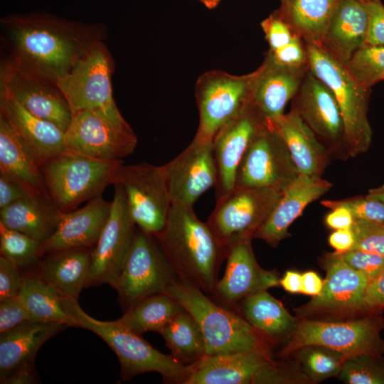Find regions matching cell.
<instances>
[{
	"mask_svg": "<svg viewBox=\"0 0 384 384\" xmlns=\"http://www.w3.org/2000/svg\"><path fill=\"white\" fill-rule=\"evenodd\" d=\"M0 27L6 53L4 60L56 84L107 33L103 23L68 20L45 11L4 16Z\"/></svg>",
	"mask_w": 384,
	"mask_h": 384,
	"instance_id": "cell-1",
	"label": "cell"
},
{
	"mask_svg": "<svg viewBox=\"0 0 384 384\" xmlns=\"http://www.w3.org/2000/svg\"><path fill=\"white\" fill-rule=\"evenodd\" d=\"M155 237L176 276L210 297L227 247L220 243L207 222L198 219L193 206L172 204L164 228Z\"/></svg>",
	"mask_w": 384,
	"mask_h": 384,
	"instance_id": "cell-2",
	"label": "cell"
},
{
	"mask_svg": "<svg viewBox=\"0 0 384 384\" xmlns=\"http://www.w3.org/2000/svg\"><path fill=\"white\" fill-rule=\"evenodd\" d=\"M164 293L197 321L206 355L248 351L270 354L269 341L264 336L239 314L218 304L197 286L178 278Z\"/></svg>",
	"mask_w": 384,
	"mask_h": 384,
	"instance_id": "cell-3",
	"label": "cell"
},
{
	"mask_svg": "<svg viewBox=\"0 0 384 384\" xmlns=\"http://www.w3.org/2000/svg\"><path fill=\"white\" fill-rule=\"evenodd\" d=\"M60 298L64 309L78 326L97 334L115 353L123 380H129L139 374L156 372L162 376L165 383L183 384L188 366L178 362L171 354L161 353L140 335L115 321H105L92 317L80 307L78 299Z\"/></svg>",
	"mask_w": 384,
	"mask_h": 384,
	"instance_id": "cell-4",
	"label": "cell"
},
{
	"mask_svg": "<svg viewBox=\"0 0 384 384\" xmlns=\"http://www.w3.org/2000/svg\"><path fill=\"white\" fill-rule=\"evenodd\" d=\"M309 71L332 91L343 119V151L356 157L366 152L372 141L368 119L369 90L353 76L347 66L321 46L306 43Z\"/></svg>",
	"mask_w": 384,
	"mask_h": 384,
	"instance_id": "cell-5",
	"label": "cell"
},
{
	"mask_svg": "<svg viewBox=\"0 0 384 384\" xmlns=\"http://www.w3.org/2000/svg\"><path fill=\"white\" fill-rule=\"evenodd\" d=\"M124 164L122 160L101 161L72 152L41 166L50 198L62 213L75 210L82 202L102 196Z\"/></svg>",
	"mask_w": 384,
	"mask_h": 384,
	"instance_id": "cell-6",
	"label": "cell"
},
{
	"mask_svg": "<svg viewBox=\"0 0 384 384\" xmlns=\"http://www.w3.org/2000/svg\"><path fill=\"white\" fill-rule=\"evenodd\" d=\"M383 327V317L375 314L341 321L300 318L279 354L287 357L302 347L317 345L338 351L347 358L358 355L382 356Z\"/></svg>",
	"mask_w": 384,
	"mask_h": 384,
	"instance_id": "cell-7",
	"label": "cell"
},
{
	"mask_svg": "<svg viewBox=\"0 0 384 384\" xmlns=\"http://www.w3.org/2000/svg\"><path fill=\"white\" fill-rule=\"evenodd\" d=\"M112 55L103 41L94 44L57 85L65 97L73 114L90 110L117 122L126 121L112 96Z\"/></svg>",
	"mask_w": 384,
	"mask_h": 384,
	"instance_id": "cell-8",
	"label": "cell"
},
{
	"mask_svg": "<svg viewBox=\"0 0 384 384\" xmlns=\"http://www.w3.org/2000/svg\"><path fill=\"white\" fill-rule=\"evenodd\" d=\"M254 72L234 75L221 70L203 74L196 83L199 125L193 139L212 142L217 132L251 102Z\"/></svg>",
	"mask_w": 384,
	"mask_h": 384,
	"instance_id": "cell-9",
	"label": "cell"
},
{
	"mask_svg": "<svg viewBox=\"0 0 384 384\" xmlns=\"http://www.w3.org/2000/svg\"><path fill=\"white\" fill-rule=\"evenodd\" d=\"M282 193L268 187H234L216 198L215 206L206 222L225 247L238 239L252 238Z\"/></svg>",
	"mask_w": 384,
	"mask_h": 384,
	"instance_id": "cell-10",
	"label": "cell"
},
{
	"mask_svg": "<svg viewBox=\"0 0 384 384\" xmlns=\"http://www.w3.org/2000/svg\"><path fill=\"white\" fill-rule=\"evenodd\" d=\"M115 183L123 187L137 226L152 235H159L166 225L172 206L162 166L146 162L123 164Z\"/></svg>",
	"mask_w": 384,
	"mask_h": 384,
	"instance_id": "cell-11",
	"label": "cell"
},
{
	"mask_svg": "<svg viewBox=\"0 0 384 384\" xmlns=\"http://www.w3.org/2000/svg\"><path fill=\"white\" fill-rule=\"evenodd\" d=\"M326 272L321 292L294 309L299 318H350L368 312L365 302L368 279L346 264L334 252L324 257Z\"/></svg>",
	"mask_w": 384,
	"mask_h": 384,
	"instance_id": "cell-12",
	"label": "cell"
},
{
	"mask_svg": "<svg viewBox=\"0 0 384 384\" xmlns=\"http://www.w3.org/2000/svg\"><path fill=\"white\" fill-rule=\"evenodd\" d=\"M178 279L156 238L137 227L114 287L122 304L127 309L147 296L164 292Z\"/></svg>",
	"mask_w": 384,
	"mask_h": 384,
	"instance_id": "cell-13",
	"label": "cell"
},
{
	"mask_svg": "<svg viewBox=\"0 0 384 384\" xmlns=\"http://www.w3.org/2000/svg\"><path fill=\"white\" fill-rule=\"evenodd\" d=\"M298 175L286 144L266 121L239 164L235 187H268L283 191Z\"/></svg>",
	"mask_w": 384,
	"mask_h": 384,
	"instance_id": "cell-14",
	"label": "cell"
},
{
	"mask_svg": "<svg viewBox=\"0 0 384 384\" xmlns=\"http://www.w3.org/2000/svg\"><path fill=\"white\" fill-rule=\"evenodd\" d=\"M65 139L70 152L101 161L122 160L137 144L127 121L117 122L90 110L73 114Z\"/></svg>",
	"mask_w": 384,
	"mask_h": 384,
	"instance_id": "cell-15",
	"label": "cell"
},
{
	"mask_svg": "<svg viewBox=\"0 0 384 384\" xmlns=\"http://www.w3.org/2000/svg\"><path fill=\"white\" fill-rule=\"evenodd\" d=\"M114 186L110 216L92 250L90 285L107 284L114 288L137 233L124 190L119 183Z\"/></svg>",
	"mask_w": 384,
	"mask_h": 384,
	"instance_id": "cell-16",
	"label": "cell"
},
{
	"mask_svg": "<svg viewBox=\"0 0 384 384\" xmlns=\"http://www.w3.org/2000/svg\"><path fill=\"white\" fill-rule=\"evenodd\" d=\"M68 327L60 322L29 320L0 333V383H38L35 366L38 350Z\"/></svg>",
	"mask_w": 384,
	"mask_h": 384,
	"instance_id": "cell-17",
	"label": "cell"
},
{
	"mask_svg": "<svg viewBox=\"0 0 384 384\" xmlns=\"http://www.w3.org/2000/svg\"><path fill=\"white\" fill-rule=\"evenodd\" d=\"M0 89L35 116L55 124L64 132L68 128L73 113L56 83L26 73L3 60Z\"/></svg>",
	"mask_w": 384,
	"mask_h": 384,
	"instance_id": "cell-18",
	"label": "cell"
},
{
	"mask_svg": "<svg viewBox=\"0 0 384 384\" xmlns=\"http://www.w3.org/2000/svg\"><path fill=\"white\" fill-rule=\"evenodd\" d=\"M252 238H240L227 247L226 268L210 297L234 310L238 303L252 294L279 284L276 272L262 269L251 245Z\"/></svg>",
	"mask_w": 384,
	"mask_h": 384,
	"instance_id": "cell-19",
	"label": "cell"
},
{
	"mask_svg": "<svg viewBox=\"0 0 384 384\" xmlns=\"http://www.w3.org/2000/svg\"><path fill=\"white\" fill-rule=\"evenodd\" d=\"M162 167L172 204L193 206L203 193L217 184L212 142L193 139L181 154Z\"/></svg>",
	"mask_w": 384,
	"mask_h": 384,
	"instance_id": "cell-20",
	"label": "cell"
},
{
	"mask_svg": "<svg viewBox=\"0 0 384 384\" xmlns=\"http://www.w3.org/2000/svg\"><path fill=\"white\" fill-rule=\"evenodd\" d=\"M265 122L250 102L215 134L212 145L218 171L216 198L234 188L239 164L252 138Z\"/></svg>",
	"mask_w": 384,
	"mask_h": 384,
	"instance_id": "cell-21",
	"label": "cell"
},
{
	"mask_svg": "<svg viewBox=\"0 0 384 384\" xmlns=\"http://www.w3.org/2000/svg\"><path fill=\"white\" fill-rule=\"evenodd\" d=\"M292 110L331 149L343 151V119L331 89L309 70L294 97Z\"/></svg>",
	"mask_w": 384,
	"mask_h": 384,
	"instance_id": "cell-22",
	"label": "cell"
},
{
	"mask_svg": "<svg viewBox=\"0 0 384 384\" xmlns=\"http://www.w3.org/2000/svg\"><path fill=\"white\" fill-rule=\"evenodd\" d=\"M274 363L271 354L259 351L206 355L188 365L183 384H251Z\"/></svg>",
	"mask_w": 384,
	"mask_h": 384,
	"instance_id": "cell-23",
	"label": "cell"
},
{
	"mask_svg": "<svg viewBox=\"0 0 384 384\" xmlns=\"http://www.w3.org/2000/svg\"><path fill=\"white\" fill-rule=\"evenodd\" d=\"M332 183L320 176L299 174L282 191L274 209L254 234L268 245L276 247L289 236L288 228L311 202L325 194Z\"/></svg>",
	"mask_w": 384,
	"mask_h": 384,
	"instance_id": "cell-24",
	"label": "cell"
},
{
	"mask_svg": "<svg viewBox=\"0 0 384 384\" xmlns=\"http://www.w3.org/2000/svg\"><path fill=\"white\" fill-rule=\"evenodd\" d=\"M0 115L31 148L40 166L69 152L64 131L55 124L31 114L1 89Z\"/></svg>",
	"mask_w": 384,
	"mask_h": 384,
	"instance_id": "cell-25",
	"label": "cell"
},
{
	"mask_svg": "<svg viewBox=\"0 0 384 384\" xmlns=\"http://www.w3.org/2000/svg\"><path fill=\"white\" fill-rule=\"evenodd\" d=\"M308 70L277 65L267 55L254 71L251 95V102L266 121L273 122L284 114L287 102L297 93Z\"/></svg>",
	"mask_w": 384,
	"mask_h": 384,
	"instance_id": "cell-26",
	"label": "cell"
},
{
	"mask_svg": "<svg viewBox=\"0 0 384 384\" xmlns=\"http://www.w3.org/2000/svg\"><path fill=\"white\" fill-rule=\"evenodd\" d=\"M110 210L111 202L99 196L80 209L62 213L56 230L43 243L46 253L73 247H94Z\"/></svg>",
	"mask_w": 384,
	"mask_h": 384,
	"instance_id": "cell-27",
	"label": "cell"
},
{
	"mask_svg": "<svg viewBox=\"0 0 384 384\" xmlns=\"http://www.w3.org/2000/svg\"><path fill=\"white\" fill-rule=\"evenodd\" d=\"M92 250L73 247L46 252L35 272L61 297L78 299L90 285Z\"/></svg>",
	"mask_w": 384,
	"mask_h": 384,
	"instance_id": "cell-28",
	"label": "cell"
},
{
	"mask_svg": "<svg viewBox=\"0 0 384 384\" xmlns=\"http://www.w3.org/2000/svg\"><path fill=\"white\" fill-rule=\"evenodd\" d=\"M368 26L369 12L366 3L340 0L321 46L346 65L353 55L366 45Z\"/></svg>",
	"mask_w": 384,
	"mask_h": 384,
	"instance_id": "cell-29",
	"label": "cell"
},
{
	"mask_svg": "<svg viewBox=\"0 0 384 384\" xmlns=\"http://www.w3.org/2000/svg\"><path fill=\"white\" fill-rule=\"evenodd\" d=\"M270 123L286 144L298 174L321 177L329 161V151L297 112L292 109Z\"/></svg>",
	"mask_w": 384,
	"mask_h": 384,
	"instance_id": "cell-30",
	"label": "cell"
},
{
	"mask_svg": "<svg viewBox=\"0 0 384 384\" xmlns=\"http://www.w3.org/2000/svg\"><path fill=\"white\" fill-rule=\"evenodd\" d=\"M61 213L49 196L35 193L0 209V223L44 243L56 230Z\"/></svg>",
	"mask_w": 384,
	"mask_h": 384,
	"instance_id": "cell-31",
	"label": "cell"
},
{
	"mask_svg": "<svg viewBox=\"0 0 384 384\" xmlns=\"http://www.w3.org/2000/svg\"><path fill=\"white\" fill-rule=\"evenodd\" d=\"M0 172L10 174L36 192L49 196L36 156L0 115ZM50 197V196H49Z\"/></svg>",
	"mask_w": 384,
	"mask_h": 384,
	"instance_id": "cell-32",
	"label": "cell"
},
{
	"mask_svg": "<svg viewBox=\"0 0 384 384\" xmlns=\"http://www.w3.org/2000/svg\"><path fill=\"white\" fill-rule=\"evenodd\" d=\"M236 306L238 309L235 312L269 341L286 336L290 337L298 321L267 290L247 296Z\"/></svg>",
	"mask_w": 384,
	"mask_h": 384,
	"instance_id": "cell-33",
	"label": "cell"
},
{
	"mask_svg": "<svg viewBox=\"0 0 384 384\" xmlns=\"http://www.w3.org/2000/svg\"><path fill=\"white\" fill-rule=\"evenodd\" d=\"M340 0H285L274 12L305 43L321 46Z\"/></svg>",
	"mask_w": 384,
	"mask_h": 384,
	"instance_id": "cell-34",
	"label": "cell"
},
{
	"mask_svg": "<svg viewBox=\"0 0 384 384\" xmlns=\"http://www.w3.org/2000/svg\"><path fill=\"white\" fill-rule=\"evenodd\" d=\"M18 297L32 321L60 322L69 326H78L64 309L60 296L36 272L23 274Z\"/></svg>",
	"mask_w": 384,
	"mask_h": 384,
	"instance_id": "cell-35",
	"label": "cell"
},
{
	"mask_svg": "<svg viewBox=\"0 0 384 384\" xmlns=\"http://www.w3.org/2000/svg\"><path fill=\"white\" fill-rule=\"evenodd\" d=\"M182 309L169 294L157 293L134 304L122 317L114 321L141 336L147 331L159 332Z\"/></svg>",
	"mask_w": 384,
	"mask_h": 384,
	"instance_id": "cell-36",
	"label": "cell"
},
{
	"mask_svg": "<svg viewBox=\"0 0 384 384\" xmlns=\"http://www.w3.org/2000/svg\"><path fill=\"white\" fill-rule=\"evenodd\" d=\"M159 333L171 355L183 365L193 364L206 355L200 326L183 308Z\"/></svg>",
	"mask_w": 384,
	"mask_h": 384,
	"instance_id": "cell-37",
	"label": "cell"
},
{
	"mask_svg": "<svg viewBox=\"0 0 384 384\" xmlns=\"http://www.w3.org/2000/svg\"><path fill=\"white\" fill-rule=\"evenodd\" d=\"M0 252L23 274L35 272L46 252L42 242L0 223Z\"/></svg>",
	"mask_w": 384,
	"mask_h": 384,
	"instance_id": "cell-38",
	"label": "cell"
},
{
	"mask_svg": "<svg viewBox=\"0 0 384 384\" xmlns=\"http://www.w3.org/2000/svg\"><path fill=\"white\" fill-rule=\"evenodd\" d=\"M302 371L311 382H319L336 376L347 357L333 349L317 345L302 347L296 351Z\"/></svg>",
	"mask_w": 384,
	"mask_h": 384,
	"instance_id": "cell-39",
	"label": "cell"
},
{
	"mask_svg": "<svg viewBox=\"0 0 384 384\" xmlns=\"http://www.w3.org/2000/svg\"><path fill=\"white\" fill-rule=\"evenodd\" d=\"M346 66L361 85L370 89L384 80V46H363L353 55Z\"/></svg>",
	"mask_w": 384,
	"mask_h": 384,
	"instance_id": "cell-40",
	"label": "cell"
},
{
	"mask_svg": "<svg viewBox=\"0 0 384 384\" xmlns=\"http://www.w3.org/2000/svg\"><path fill=\"white\" fill-rule=\"evenodd\" d=\"M382 356L358 355L348 358L338 375L347 384H384Z\"/></svg>",
	"mask_w": 384,
	"mask_h": 384,
	"instance_id": "cell-41",
	"label": "cell"
},
{
	"mask_svg": "<svg viewBox=\"0 0 384 384\" xmlns=\"http://www.w3.org/2000/svg\"><path fill=\"white\" fill-rule=\"evenodd\" d=\"M321 204L331 210L343 206L351 212L354 219L384 224V203L367 195L338 201L324 200Z\"/></svg>",
	"mask_w": 384,
	"mask_h": 384,
	"instance_id": "cell-42",
	"label": "cell"
},
{
	"mask_svg": "<svg viewBox=\"0 0 384 384\" xmlns=\"http://www.w3.org/2000/svg\"><path fill=\"white\" fill-rule=\"evenodd\" d=\"M355 243L351 250H361L384 257V224L354 219L351 228Z\"/></svg>",
	"mask_w": 384,
	"mask_h": 384,
	"instance_id": "cell-43",
	"label": "cell"
},
{
	"mask_svg": "<svg viewBox=\"0 0 384 384\" xmlns=\"http://www.w3.org/2000/svg\"><path fill=\"white\" fill-rule=\"evenodd\" d=\"M334 253L351 268L366 277L369 282L384 270V257L376 253L361 250Z\"/></svg>",
	"mask_w": 384,
	"mask_h": 384,
	"instance_id": "cell-44",
	"label": "cell"
},
{
	"mask_svg": "<svg viewBox=\"0 0 384 384\" xmlns=\"http://www.w3.org/2000/svg\"><path fill=\"white\" fill-rule=\"evenodd\" d=\"M267 55L277 65L293 68H307L306 43L296 36L288 44L274 51L269 50Z\"/></svg>",
	"mask_w": 384,
	"mask_h": 384,
	"instance_id": "cell-45",
	"label": "cell"
},
{
	"mask_svg": "<svg viewBox=\"0 0 384 384\" xmlns=\"http://www.w3.org/2000/svg\"><path fill=\"white\" fill-rule=\"evenodd\" d=\"M261 27L270 51L286 46L297 36L290 26L275 12L261 22Z\"/></svg>",
	"mask_w": 384,
	"mask_h": 384,
	"instance_id": "cell-46",
	"label": "cell"
},
{
	"mask_svg": "<svg viewBox=\"0 0 384 384\" xmlns=\"http://www.w3.org/2000/svg\"><path fill=\"white\" fill-rule=\"evenodd\" d=\"M23 274L11 262L0 256V301L18 296Z\"/></svg>",
	"mask_w": 384,
	"mask_h": 384,
	"instance_id": "cell-47",
	"label": "cell"
},
{
	"mask_svg": "<svg viewBox=\"0 0 384 384\" xmlns=\"http://www.w3.org/2000/svg\"><path fill=\"white\" fill-rule=\"evenodd\" d=\"M308 382H311V380L301 369L295 370L276 363L260 373L253 380L254 384L303 383Z\"/></svg>",
	"mask_w": 384,
	"mask_h": 384,
	"instance_id": "cell-48",
	"label": "cell"
},
{
	"mask_svg": "<svg viewBox=\"0 0 384 384\" xmlns=\"http://www.w3.org/2000/svg\"><path fill=\"white\" fill-rule=\"evenodd\" d=\"M35 193L18 178L0 172V209Z\"/></svg>",
	"mask_w": 384,
	"mask_h": 384,
	"instance_id": "cell-49",
	"label": "cell"
},
{
	"mask_svg": "<svg viewBox=\"0 0 384 384\" xmlns=\"http://www.w3.org/2000/svg\"><path fill=\"white\" fill-rule=\"evenodd\" d=\"M29 320L28 313L18 296L0 301V333Z\"/></svg>",
	"mask_w": 384,
	"mask_h": 384,
	"instance_id": "cell-50",
	"label": "cell"
},
{
	"mask_svg": "<svg viewBox=\"0 0 384 384\" xmlns=\"http://www.w3.org/2000/svg\"><path fill=\"white\" fill-rule=\"evenodd\" d=\"M366 4L369 12L366 45L384 46V6L380 0Z\"/></svg>",
	"mask_w": 384,
	"mask_h": 384,
	"instance_id": "cell-51",
	"label": "cell"
},
{
	"mask_svg": "<svg viewBox=\"0 0 384 384\" xmlns=\"http://www.w3.org/2000/svg\"><path fill=\"white\" fill-rule=\"evenodd\" d=\"M365 302L369 310L384 309V270L368 282Z\"/></svg>",
	"mask_w": 384,
	"mask_h": 384,
	"instance_id": "cell-52",
	"label": "cell"
},
{
	"mask_svg": "<svg viewBox=\"0 0 384 384\" xmlns=\"http://www.w3.org/2000/svg\"><path fill=\"white\" fill-rule=\"evenodd\" d=\"M353 222L354 218L351 212L343 206L332 209L325 218L326 225L334 230L351 228Z\"/></svg>",
	"mask_w": 384,
	"mask_h": 384,
	"instance_id": "cell-53",
	"label": "cell"
},
{
	"mask_svg": "<svg viewBox=\"0 0 384 384\" xmlns=\"http://www.w3.org/2000/svg\"><path fill=\"white\" fill-rule=\"evenodd\" d=\"M329 245L336 253L351 250L355 243V237L351 228L334 230L329 237Z\"/></svg>",
	"mask_w": 384,
	"mask_h": 384,
	"instance_id": "cell-54",
	"label": "cell"
},
{
	"mask_svg": "<svg viewBox=\"0 0 384 384\" xmlns=\"http://www.w3.org/2000/svg\"><path fill=\"white\" fill-rule=\"evenodd\" d=\"M323 284L324 281L315 272H306L302 274L301 293L315 297L321 292Z\"/></svg>",
	"mask_w": 384,
	"mask_h": 384,
	"instance_id": "cell-55",
	"label": "cell"
},
{
	"mask_svg": "<svg viewBox=\"0 0 384 384\" xmlns=\"http://www.w3.org/2000/svg\"><path fill=\"white\" fill-rule=\"evenodd\" d=\"M279 284L289 293H301L302 274L289 270L279 279Z\"/></svg>",
	"mask_w": 384,
	"mask_h": 384,
	"instance_id": "cell-56",
	"label": "cell"
},
{
	"mask_svg": "<svg viewBox=\"0 0 384 384\" xmlns=\"http://www.w3.org/2000/svg\"><path fill=\"white\" fill-rule=\"evenodd\" d=\"M367 196L384 203V185L370 189Z\"/></svg>",
	"mask_w": 384,
	"mask_h": 384,
	"instance_id": "cell-57",
	"label": "cell"
},
{
	"mask_svg": "<svg viewBox=\"0 0 384 384\" xmlns=\"http://www.w3.org/2000/svg\"><path fill=\"white\" fill-rule=\"evenodd\" d=\"M203 3L208 9H213L217 6L221 0H198Z\"/></svg>",
	"mask_w": 384,
	"mask_h": 384,
	"instance_id": "cell-58",
	"label": "cell"
},
{
	"mask_svg": "<svg viewBox=\"0 0 384 384\" xmlns=\"http://www.w3.org/2000/svg\"><path fill=\"white\" fill-rule=\"evenodd\" d=\"M358 1H360L363 2V3H370V2L378 1H380V0H358Z\"/></svg>",
	"mask_w": 384,
	"mask_h": 384,
	"instance_id": "cell-59",
	"label": "cell"
},
{
	"mask_svg": "<svg viewBox=\"0 0 384 384\" xmlns=\"http://www.w3.org/2000/svg\"><path fill=\"white\" fill-rule=\"evenodd\" d=\"M280 1H281V2H282V1H285V0H280Z\"/></svg>",
	"mask_w": 384,
	"mask_h": 384,
	"instance_id": "cell-60",
	"label": "cell"
}]
</instances>
